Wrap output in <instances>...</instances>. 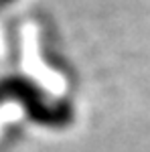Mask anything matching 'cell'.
Segmentation results:
<instances>
[{"label": "cell", "instance_id": "cell-1", "mask_svg": "<svg viewBox=\"0 0 150 152\" xmlns=\"http://www.w3.org/2000/svg\"><path fill=\"white\" fill-rule=\"evenodd\" d=\"M14 0H0V10H4V8H8Z\"/></svg>", "mask_w": 150, "mask_h": 152}]
</instances>
